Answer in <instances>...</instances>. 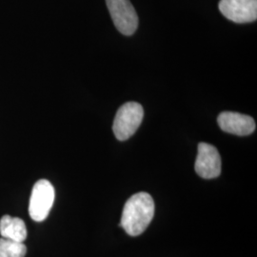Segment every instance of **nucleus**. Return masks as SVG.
<instances>
[{
	"instance_id": "4",
	"label": "nucleus",
	"mask_w": 257,
	"mask_h": 257,
	"mask_svg": "<svg viewBox=\"0 0 257 257\" xmlns=\"http://www.w3.org/2000/svg\"><path fill=\"white\" fill-rule=\"evenodd\" d=\"M114 26L121 34L132 36L138 26V17L130 0H106Z\"/></svg>"
},
{
	"instance_id": "9",
	"label": "nucleus",
	"mask_w": 257,
	"mask_h": 257,
	"mask_svg": "<svg viewBox=\"0 0 257 257\" xmlns=\"http://www.w3.org/2000/svg\"><path fill=\"white\" fill-rule=\"evenodd\" d=\"M27 248L23 242L0 238V257H25Z\"/></svg>"
},
{
	"instance_id": "2",
	"label": "nucleus",
	"mask_w": 257,
	"mask_h": 257,
	"mask_svg": "<svg viewBox=\"0 0 257 257\" xmlns=\"http://www.w3.org/2000/svg\"><path fill=\"white\" fill-rule=\"evenodd\" d=\"M144 117L143 107L137 102H127L120 107L113 121L112 131L120 141L133 137Z\"/></svg>"
},
{
	"instance_id": "1",
	"label": "nucleus",
	"mask_w": 257,
	"mask_h": 257,
	"mask_svg": "<svg viewBox=\"0 0 257 257\" xmlns=\"http://www.w3.org/2000/svg\"><path fill=\"white\" fill-rule=\"evenodd\" d=\"M155 215V202L147 193H138L130 197L123 208L120 227L131 236L144 232Z\"/></svg>"
},
{
	"instance_id": "5",
	"label": "nucleus",
	"mask_w": 257,
	"mask_h": 257,
	"mask_svg": "<svg viewBox=\"0 0 257 257\" xmlns=\"http://www.w3.org/2000/svg\"><path fill=\"white\" fill-rule=\"evenodd\" d=\"M194 169L196 174L205 179L219 176L221 157L217 149L208 143H199Z\"/></svg>"
},
{
	"instance_id": "3",
	"label": "nucleus",
	"mask_w": 257,
	"mask_h": 257,
	"mask_svg": "<svg viewBox=\"0 0 257 257\" xmlns=\"http://www.w3.org/2000/svg\"><path fill=\"white\" fill-rule=\"evenodd\" d=\"M54 186L46 179L38 180L35 184L29 204V214L37 222L44 221L48 217L55 202Z\"/></svg>"
},
{
	"instance_id": "7",
	"label": "nucleus",
	"mask_w": 257,
	"mask_h": 257,
	"mask_svg": "<svg viewBox=\"0 0 257 257\" xmlns=\"http://www.w3.org/2000/svg\"><path fill=\"white\" fill-rule=\"evenodd\" d=\"M221 130L239 137L252 134L255 130V122L249 115L233 111H223L217 117Z\"/></svg>"
},
{
	"instance_id": "6",
	"label": "nucleus",
	"mask_w": 257,
	"mask_h": 257,
	"mask_svg": "<svg viewBox=\"0 0 257 257\" xmlns=\"http://www.w3.org/2000/svg\"><path fill=\"white\" fill-rule=\"evenodd\" d=\"M221 14L235 23H249L257 19V0H220Z\"/></svg>"
},
{
	"instance_id": "8",
	"label": "nucleus",
	"mask_w": 257,
	"mask_h": 257,
	"mask_svg": "<svg viewBox=\"0 0 257 257\" xmlns=\"http://www.w3.org/2000/svg\"><path fill=\"white\" fill-rule=\"evenodd\" d=\"M0 234L4 238L24 242L27 238V229L24 221L19 217L4 215L0 219Z\"/></svg>"
}]
</instances>
